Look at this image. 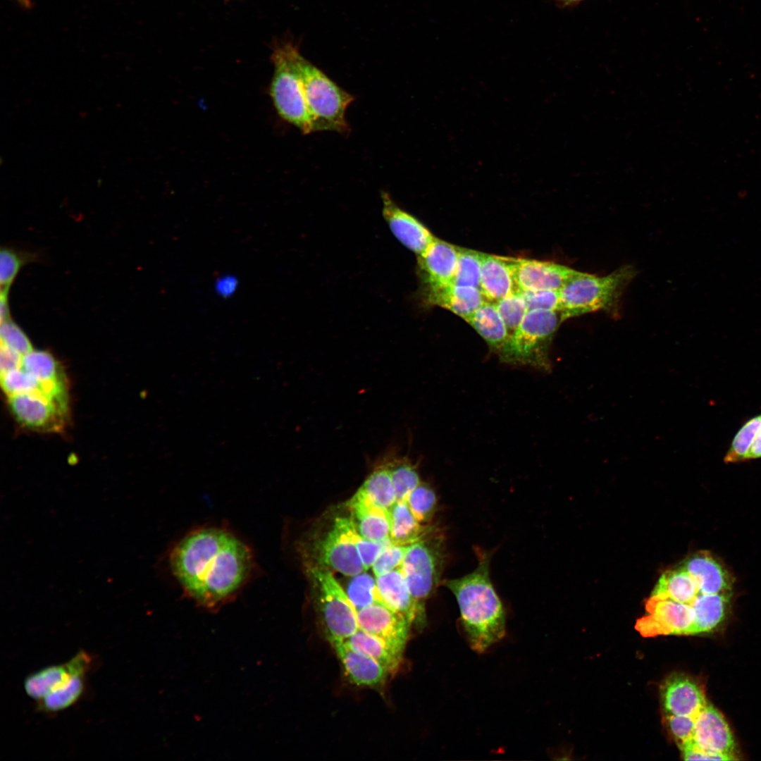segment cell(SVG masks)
I'll return each mask as SVG.
<instances>
[{
  "label": "cell",
  "mask_w": 761,
  "mask_h": 761,
  "mask_svg": "<svg viewBox=\"0 0 761 761\" xmlns=\"http://www.w3.org/2000/svg\"><path fill=\"white\" fill-rule=\"evenodd\" d=\"M347 507L359 533L376 542L390 540L391 517L385 509L357 491L347 502Z\"/></svg>",
  "instance_id": "cell-20"
},
{
  "label": "cell",
  "mask_w": 761,
  "mask_h": 761,
  "mask_svg": "<svg viewBox=\"0 0 761 761\" xmlns=\"http://www.w3.org/2000/svg\"><path fill=\"white\" fill-rule=\"evenodd\" d=\"M731 594L700 593L691 604L695 619L693 634L707 632L724 619Z\"/></svg>",
  "instance_id": "cell-28"
},
{
  "label": "cell",
  "mask_w": 761,
  "mask_h": 761,
  "mask_svg": "<svg viewBox=\"0 0 761 761\" xmlns=\"http://www.w3.org/2000/svg\"><path fill=\"white\" fill-rule=\"evenodd\" d=\"M375 504L388 510L397 502L389 459L376 466L357 490Z\"/></svg>",
  "instance_id": "cell-30"
},
{
  "label": "cell",
  "mask_w": 761,
  "mask_h": 761,
  "mask_svg": "<svg viewBox=\"0 0 761 761\" xmlns=\"http://www.w3.org/2000/svg\"><path fill=\"white\" fill-rule=\"evenodd\" d=\"M761 458V429L757 433L749 450L747 460Z\"/></svg>",
  "instance_id": "cell-48"
},
{
  "label": "cell",
  "mask_w": 761,
  "mask_h": 761,
  "mask_svg": "<svg viewBox=\"0 0 761 761\" xmlns=\"http://www.w3.org/2000/svg\"><path fill=\"white\" fill-rule=\"evenodd\" d=\"M516 290L508 258L483 253L480 290L485 300L496 303Z\"/></svg>",
  "instance_id": "cell-24"
},
{
  "label": "cell",
  "mask_w": 761,
  "mask_h": 761,
  "mask_svg": "<svg viewBox=\"0 0 761 761\" xmlns=\"http://www.w3.org/2000/svg\"><path fill=\"white\" fill-rule=\"evenodd\" d=\"M169 566L188 598L215 611L236 597L252 576L254 561L250 548L233 533L204 527L174 546Z\"/></svg>",
  "instance_id": "cell-1"
},
{
  "label": "cell",
  "mask_w": 761,
  "mask_h": 761,
  "mask_svg": "<svg viewBox=\"0 0 761 761\" xmlns=\"http://www.w3.org/2000/svg\"><path fill=\"white\" fill-rule=\"evenodd\" d=\"M446 558L445 541L438 529L408 545L401 569L423 615L424 603L440 581Z\"/></svg>",
  "instance_id": "cell-6"
},
{
  "label": "cell",
  "mask_w": 761,
  "mask_h": 761,
  "mask_svg": "<svg viewBox=\"0 0 761 761\" xmlns=\"http://www.w3.org/2000/svg\"><path fill=\"white\" fill-rule=\"evenodd\" d=\"M495 304L506 326L509 338L514 334L526 314V304L516 291Z\"/></svg>",
  "instance_id": "cell-40"
},
{
  "label": "cell",
  "mask_w": 761,
  "mask_h": 761,
  "mask_svg": "<svg viewBox=\"0 0 761 761\" xmlns=\"http://www.w3.org/2000/svg\"><path fill=\"white\" fill-rule=\"evenodd\" d=\"M422 294L427 304L450 310L464 321L485 301L480 289L453 283L423 285Z\"/></svg>",
  "instance_id": "cell-19"
},
{
  "label": "cell",
  "mask_w": 761,
  "mask_h": 761,
  "mask_svg": "<svg viewBox=\"0 0 761 761\" xmlns=\"http://www.w3.org/2000/svg\"><path fill=\"white\" fill-rule=\"evenodd\" d=\"M489 566V555L480 552L473 571L443 581L457 601L468 642L478 652L485 651L505 634V612L491 582Z\"/></svg>",
  "instance_id": "cell-2"
},
{
  "label": "cell",
  "mask_w": 761,
  "mask_h": 761,
  "mask_svg": "<svg viewBox=\"0 0 761 761\" xmlns=\"http://www.w3.org/2000/svg\"><path fill=\"white\" fill-rule=\"evenodd\" d=\"M38 259L37 254L12 247H2L0 252L1 292L8 293L21 268Z\"/></svg>",
  "instance_id": "cell-34"
},
{
  "label": "cell",
  "mask_w": 761,
  "mask_h": 761,
  "mask_svg": "<svg viewBox=\"0 0 761 761\" xmlns=\"http://www.w3.org/2000/svg\"><path fill=\"white\" fill-rule=\"evenodd\" d=\"M311 552L313 562L309 565L324 567L347 576L365 571L340 516H336L328 529L314 540Z\"/></svg>",
  "instance_id": "cell-9"
},
{
  "label": "cell",
  "mask_w": 761,
  "mask_h": 761,
  "mask_svg": "<svg viewBox=\"0 0 761 761\" xmlns=\"http://www.w3.org/2000/svg\"><path fill=\"white\" fill-rule=\"evenodd\" d=\"M382 213L395 237L404 247L419 255L435 238L415 216L402 209L385 191L380 192Z\"/></svg>",
  "instance_id": "cell-14"
},
{
  "label": "cell",
  "mask_w": 761,
  "mask_h": 761,
  "mask_svg": "<svg viewBox=\"0 0 761 761\" xmlns=\"http://www.w3.org/2000/svg\"><path fill=\"white\" fill-rule=\"evenodd\" d=\"M345 641L354 649L373 659L388 673H394L400 665L402 655L380 639L359 629Z\"/></svg>",
  "instance_id": "cell-29"
},
{
  "label": "cell",
  "mask_w": 761,
  "mask_h": 761,
  "mask_svg": "<svg viewBox=\"0 0 761 761\" xmlns=\"http://www.w3.org/2000/svg\"><path fill=\"white\" fill-rule=\"evenodd\" d=\"M645 607L648 614L636 624L643 636L693 634L695 616L690 605L651 596Z\"/></svg>",
  "instance_id": "cell-11"
},
{
  "label": "cell",
  "mask_w": 761,
  "mask_h": 761,
  "mask_svg": "<svg viewBox=\"0 0 761 761\" xmlns=\"http://www.w3.org/2000/svg\"><path fill=\"white\" fill-rule=\"evenodd\" d=\"M760 429L761 414L745 421L734 437L724 456V462L736 463L746 461L750 446Z\"/></svg>",
  "instance_id": "cell-35"
},
{
  "label": "cell",
  "mask_w": 761,
  "mask_h": 761,
  "mask_svg": "<svg viewBox=\"0 0 761 761\" xmlns=\"http://www.w3.org/2000/svg\"><path fill=\"white\" fill-rule=\"evenodd\" d=\"M459 247L435 238L417 256L419 276L423 285L452 283L457 269Z\"/></svg>",
  "instance_id": "cell-18"
},
{
  "label": "cell",
  "mask_w": 761,
  "mask_h": 761,
  "mask_svg": "<svg viewBox=\"0 0 761 761\" xmlns=\"http://www.w3.org/2000/svg\"><path fill=\"white\" fill-rule=\"evenodd\" d=\"M679 747L681 750L683 760H732L736 759L731 755L704 751L698 747L692 739L679 745Z\"/></svg>",
  "instance_id": "cell-45"
},
{
  "label": "cell",
  "mask_w": 761,
  "mask_h": 761,
  "mask_svg": "<svg viewBox=\"0 0 761 761\" xmlns=\"http://www.w3.org/2000/svg\"><path fill=\"white\" fill-rule=\"evenodd\" d=\"M559 3L564 6H569L580 2L583 0H557Z\"/></svg>",
  "instance_id": "cell-51"
},
{
  "label": "cell",
  "mask_w": 761,
  "mask_h": 761,
  "mask_svg": "<svg viewBox=\"0 0 761 761\" xmlns=\"http://www.w3.org/2000/svg\"><path fill=\"white\" fill-rule=\"evenodd\" d=\"M21 368L42 382L67 383L61 365L47 351L32 349L23 355Z\"/></svg>",
  "instance_id": "cell-31"
},
{
  "label": "cell",
  "mask_w": 761,
  "mask_h": 761,
  "mask_svg": "<svg viewBox=\"0 0 761 761\" xmlns=\"http://www.w3.org/2000/svg\"><path fill=\"white\" fill-rule=\"evenodd\" d=\"M297 64L301 81L299 95L308 116L311 133L349 130L345 113L354 97L338 86L300 54Z\"/></svg>",
  "instance_id": "cell-3"
},
{
  "label": "cell",
  "mask_w": 761,
  "mask_h": 761,
  "mask_svg": "<svg viewBox=\"0 0 761 761\" xmlns=\"http://www.w3.org/2000/svg\"><path fill=\"white\" fill-rule=\"evenodd\" d=\"M85 677V674L77 675L49 693L38 701L39 710L45 712H56L72 706L83 694Z\"/></svg>",
  "instance_id": "cell-32"
},
{
  "label": "cell",
  "mask_w": 761,
  "mask_h": 761,
  "mask_svg": "<svg viewBox=\"0 0 761 761\" xmlns=\"http://www.w3.org/2000/svg\"><path fill=\"white\" fill-rule=\"evenodd\" d=\"M91 662L90 655L81 650L65 663L48 666L29 674L23 682L24 691L28 697L38 702L74 676L86 674Z\"/></svg>",
  "instance_id": "cell-15"
},
{
  "label": "cell",
  "mask_w": 761,
  "mask_h": 761,
  "mask_svg": "<svg viewBox=\"0 0 761 761\" xmlns=\"http://www.w3.org/2000/svg\"><path fill=\"white\" fill-rule=\"evenodd\" d=\"M635 274L631 266L603 276L580 271L559 290L563 321L591 312L614 311Z\"/></svg>",
  "instance_id": "cell-4"
},
{
  "label": "cell",
  "mask_w": 761,
  "mask_h": 761,
  "mask_svg": "<svg viewBox=\"0 0 761 761\" xmlns=\"http://www.w3.org/2000/svg\"><path fill=\"white\" fill-rule=\"evenodd\" d=\"M391 543L401 545L412 544L435 531V526L419 522L406 500L397 501L390 509Z\"/></svg>",
  "instance_id": "cell-25"
},
{
  "label": "cell",
  "mask_w": 761,
  "mask_h": 761,
  "mask_svg": "<svg viewBox=\"0 0 761 761\" xmlns=\"http://www.w3.org/2000/svg\"><path fill=\"white\" fill-rule=\"evenodd\" d=\"M8 397V404L23 426L40 432H58L68 417V400L50 398L37 393H24Z\"/></svg>",
  "instance_id": "cell-10"
},
{
  "label": "cell",
  "mask_w": 761,
  "mask_h": 761,
  "mask_svg": "<svg viewBox=\"0 0 761 761\" xmlns=\"http://www.w3.org/2000/svg\"><path fill=\"white\" fill-rule=\"evenodd\" d=\"M0 336L1 344L16 351L21 355L33 349L27 335L11 318L1 322Z\"/></svg>",
  "instance_id": "cell-42"
},
{
  "label": "cell",
  "mask_w": 761,
  "mask_h": 761,
  "mask_svg": "<svg viewBox=\"0 0 761 761\" xmlns=\"http://www.w3.org/2000/svg\"><path fill=\"white\" fill-rule=\"evenodd\" d=\"M341 523L354 545L364 570L371 568L383 547L390 541L376 542L363 537L357 531L351 517L340 516Z\"/></svg>",
  "instance_id": "cell-38"
},
{
  "label": "cell",
  "mask_w": 761,
  "mask_h": 761,
  "mask_svg": "<svg viewBox=\"0 0 761 761\" xmlns=\"http://www.w3.org/2000/svg\"><path fill=\"white\" fill-rule=\"evenodd\" d=\"M516 291L559 290L580 271L550 261L508 258Z\"/></svg>",
  "instance_id": "cell-13"
},
{
  "label": "cell",
  "mask_w": 761,
  "mask_h": 761,
  "mask_svg": "<svg viewBox=\"0 0 761 761\" xmlns=\"http://www.w3.org/2000/svg\"><path fill=\"white\" fill-rule=\"evenodd\" d=\"M22 357L16 351L1 344V373L20 368Z\"/></svg>",
  "instance_id": "cell-46"
},
{
  "label": "cell",
  "mask_w": 761,
  "mask_h": 761,
  "mask_svg": "<svg viewBox=\"0 0 761 761\" xmlns=\"http://www.w3.org/2000/svg\"><path fill=\"white\" fill-rule=\"evenodd\" d=\"M694 743L703 750L733 756L736 743L722 714L707 705L695 717Z\"/></svg>",
  "instance_id": "cell-16"
},
{
  "label": "cell",
  "mask_w": 761,
  "mask_h": 761,
  "mask_svg": "<svg viewBox=\"0 0 761 761\" xmlns=\"http://www.w3.org/2000/svg\"><path fill=\"white\" fill-rule=\"evenodd\" d=\"M414 517L421 523L428 524L437 509V497L428 484L420 483L407 499Z\"/></svg>",
  "instance_id": "cell-39"
},
{
  "label": "cell",
  "mask_w": 761,
  "mask_h": 761,
  "mask_svg": "<svg viewBox=\"0 0 761 761\" xmlns=\"http://www.w3.org/2000/svg\"><path fill=\"white\" fill-rule=\"evenodd\" d=\"M668 727L678 745L693 738L695 717L665 714Z\"/></svg>",
  "instance_id": "cell-44"
},
{
  "label": "cell",
  "mask_w": 761,
  "mask_h": 761,
  "mask_svg": "<svg viewBox=\"0 0 761 761\" xmlns=\"http://www.w3.org/2000/svg\"><path fill=\"white\" fill-rule=\"evenodd\" d=\"M299 52L292 45L278 48L273 55L274 74L270 92L279 116L303 134H311L299 94L300 73L297 64Z\"/></svg>",
  "instance_id": "cell-8"
},
{
  "label": "cell",
  "mask_w": 761,
  "mask_h": 761,
  "mask_svg": "<svg viewBox=\"0 0 761 761\" xmlns=\"http://www.w3.org/2000/svg\"><path fill=\"white\" fill-rule=\"evenodd\" d=\"M330 643L352 683L376 686L385 681L389 673L373 659L354 649L345 641L333 640Z\"/></svg>",
  "instance_id": "cell-22"
},
{
  "label": "cell",
  "mask_w": 761,
  "mask_h": 761,
  "mask_svg": "<svg viewBox=\"0 0 761 761\" xmlns=\"http://www.w3.org/2000/svg\"><path fill=\"white\" fill-rule=\"evenodd\" d=\"M458 249V262L452 283L480 289L483 253L466 248L459 247Z\"/></svg>",
  "instance_id": "cell-36"
},
{
  "label": "cell",
  "mask_w": 761,
  "mask_h": 761,
  "mask_svg": "<svg viewBox=\"0 0 761 761\" xmlns=\"http://www.w3.org/2000/svg\"><path fill=\"white\" fill-rule=\"evenodd\" d=\"M389 466L397 501L407 500L421 483L417 469L407 458H390Z\"/></svg>",
  "instance_id": "cell-33"
},
{
  "label": "cell",
  "mask_w": 761,
  "mask_h": 761,
  "mask_svg": "<svg viewBox=\"0 0 761 761\" xmlns=\"http://www.w3.org/2000/svg\"><path fill=\"white\" fill-rule=\"evenodd\" d=\"M563 322L560 311L530 310L498 351L501 361L550 371V347Z\"/></svg>",
  "instance_id": "cell-5"
},
{
  "label": "cell",
  "mask_w": 761,
  "mask_h": 761,
  "mask_svg": "<svg viewBox=\"0 0 761 761\" xmlns=\"http://www.w3.org/2000/svg\"><path fill=\"white\" fill-rule=\"evenodd\" d=\"M0 304H0L1 322L8 320V319H11V314H10V309H9V307H8V294L7 293H1V302H0Z\"/></svg>",
  "instance_id": "cell-49"
},
{
  "label": "cell",
  "mask_w": 761,
  "mask_h": 761,
  "mask_svg": "<svg viewBox=\"0 0 761 761\" xmlns=\"http://www.w3.org/2000/svg\"><path fill=\"white\" fill-rule=\"evenodd\" d=\"M660 693L665 714L695 717L708 703L698 685L681 674L667 678Z\"/></svg>",
  "instance_id": "cell-17"
},
{
  "label": "cell",
  "mask_w": 761,
  "mask_h": 761,
  "mask_svg": "<svg viewBox=\"0 0 761 761\" xmlns=\"http://www.w3.org/2000/svg\"><path fill=\"white\" fill-rule=\"evenodd\" d=\"M381 601L412 624H423L425 615L413 598L401 567L376 576Z\"/></svg>",
  "instance_id": "cell-21"
},
{
  "label": "cell",
  "mask_w": 761,
  "mask_h": 761,
  "mask_svg": "<svg viewBox=\"0 0 761 761\" xmlns=\"http://www.w3.org/2000/svg\"><path fill=\"white\" fill-rule=\"evenodd\" d=\"M351 577L345 590L357 611L381 601L376 578L363 571Z\"/></svg>",
  "instance_id": "cell-37"
},
{
  "label": "cell",
  "mask_w": 761,
  "mask_h": 761,
  "mask_svg": "<svg viewBox=\"0 0 761 761\" xmlns=\"http://www.w3.org/2000/svg\"><path fill=\"white\" fill-rule=\"evenodd\" d=\"M237 278L232 275L226 274L218 277L215 281L214 290L217 295L223 298L233 296L238 288Z\"/></svg>",
  "instance_id": "cell-47"
},
{
  "label": "cell",
  "mask_w": 761,
  "mask_h": 761,
  "mask_svg": "<svg viewBox=\"0 0 761 761\" xmlns=\"http://www.w3.org/2000/svg\"><path fill=\"white\" fill-rule=\"evenodd\" d=\"M684 568L703 594H731L732 581L726 569L710 553L700 552L687 558Z\"/></svg>",
  "instance_id": "cell-23"
},
{
  "label": "cell",
  "mask_w": 761,
  "mask_h": 761,
  "mask_svg": "<svg viewBox=\"0 0 761 761\" xmlns=\"http://www.w3.org/2000/svg\"><path fill=\"white\" fill-rule=\"evenodd\" d=\"M465 321L483 338L490 349L496 352L508 338L506 326L495 303L485 301Z\"/></svg>",
  "instance_id": "cell-26"
},
{
  "label": "cell",
  "mask_w": 761,
  "mask_h": 761,
  "mask_svg": "<svg viewBox=\"0 0 761 761\" xmlns=\"http://www.w3.org/2000/svg\"><path fill=\"white\" fill-rule=\"evenodd\" d=\"M307 569L329 642L346 640L359 629L357 610L330 570L314 565Z\"/></svg>",
  "instance_id": "cell-7"
},
{
  "label": "cell",
  "mask_w": 761,
  "mask_h": 761,
  "mask_svg": "<svg viewBox=\"0 0 761 761\" xmlns=\"http://www.w3.org/2000/svg\"><path fill=\"white\" fill-rule=\"evenodd\" d=\"M523 297L528 311L552 310L560 311L559 290L519 291Z\"/></svg>",
  "instance_id": "cell-43"
},
{
  "label": "cell",
  "mask_w": 761,
  "mask_h": 761,
  "mask_svg": "<svg viewBox=\"0 0 761 761\" xmlns=\"http://www.w3.org/2000/svg\"><path fill=\"white\" fill-rule=\"evenodd\" d=\"M700 593H702L693 578L681 567L665 571L660 578L651 596L669 598L691 605Z\"/></svg>",
  "instance_id": "cell-27"
},
{
  "label": "cell",
  "mask_w": 761,
  "mask_h": 761,
  "mask_svg": "<svg viewBox=\"0 0 761 761\" xmlns=\"http://www.w3.org/2000/svg\"><path fill=\"white\" fill-rule=\"evenodd\" d=\"M16 1L22 8L29 10L32 8V0H12Z\"/></svg>",
  "instance_id": "cell-50"
},
{
  "label": "cell",
  "mask_w": 761,
  "mask_h": 761,
  "mask_svg": "<svg viewBox=\"0 0 761 761\" xmlns=\"http://www.w3.org/2000/svg\"><path fill=\"white\" fill-rule=\"evenodd\" d=\"M407 548L408 545H397L390 541L383 547L371 567L375 576L400 568Z\"/></svg>",
  "instance_id": "cell-41"
},
{
  "label": "cell",
  "mask_w": 761,
  "mask_h": 761,
  "mask_svg": "<svg viewBox=\"0 0 761 761\" xmlns=\"http://www.w3.org/2000/svg\"><path fill=\"white\" fill-rule=\"evenodd\" d=\"M357 621L359 629L380 639L402 655L412 626L404 615L376 601L357 611Z\"/></svg>",
  "instance_id": "cell-12"
}]
</instances>
